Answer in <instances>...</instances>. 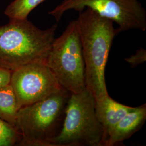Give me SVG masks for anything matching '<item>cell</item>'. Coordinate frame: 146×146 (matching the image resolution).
I'll return each instance as SVG.
<instances>
[{
    "mask_svg": "<svg viewBox=\"0 0 146 146\" xmlns=\"http://www.w3.org/2000/svg\"><path fill=\"white\" fill-rule=\"evenodd\" d=\"M46 63L61 87L71 94L86 89V69L77 21L55 38Z\"/></svg>",
    "mask_w": 146,
    "mask_h": 146,
    "instance_id": "obj_4",
    "label": "cell"
},
{
    "mask_svg": "<svg viewBox=\"0 0 146 146\" xmlns=\"http://www.w3.org/2000/svg\"><path fill=\"white\" fill-rule=\"evenodd\" d=\"M89 8L115 22L118 33L130 29L146 30V11L139 0H63L48 13L57 22L65 12Z\"/></svg>",
    "mask_w": 146,
    "mask_h": 146,
    "instance_id": "obj_6",
    "label": "cell"
},
{
    "mask_svg": "<svg viewBox=\"0 0 146 146\" xmlns=\"http://www.w3.org/2000/svg\"><path fill=\"white\" fill-rule=\"evenodd\" d=\"M11 73V70L0 67V89L10 84Z\"/></svg>",
    "mask_w": 146,
    "mask_h": 146,
    "instance_id": "obj_14",
    "label": "cell"
},
{
    "mask_svg": "<svg viewBox=\"0 0 146 146\" xmlns=\"http://www.w3.org/2000/svg\"><path fill=\"white\" fill-rule=\"evenodd\" d=\"M76 20L86 69V89L95 100L107 95L105 68L117 29L114 22L89 8L79 12Z\"/></svg>",
    "mask_w": 146,
    "mask_h": 146,
    "instance_id": "obj_1",
    "label": "cell"
},
{
    "mask_svg": "<svg viewBox=\"0 0 146 146\" xmlns=\"http://www.w3.org/2000/svg\"><path fill=\"white\" fill-rule=\"evenodd\" d=\"M125 60L130 64L131 68H134L146 62V50L141 47L136 50L134 54L131 55L129 58H125Z\"/></svg>",
    "mask_w": 146,
    "mask_h": 146,
    "instance_id": "obj_13",
    "label": "cell"
},
{
    "mask_svg": "<svg viewBox=\"0 0 146 146\" xmlns=\"http://www.w3.org/2000/svg\"><path fill=\"white\" fill-rule=\"evenodd\" d=\"M134 107L121 104L112 99L109 94L100 99L95 100V111L98 120L102 125L104 141L110 129Z\"/></svg>",
    "mask_w": 146,
    "mask_h": 146,
    "instance_id": "obj_9",
    "label": "cell"
},
{
    "mask_svg": "<svg viewBox=\"0 0 146 146\" xmlns=\"http://www.w3.org/2000/svg\"><path fill=\"white\" fill-rule=\"evenodd\" d=\"M0 1H1V0H0Z\"/></svg>",
    "mask_w": 146,
    "mask_h": 146,
    "instance_id": "obj_15",
    "label": "cell"
},
{
    "mask_svg": "<svg viewBox=\"0 0 146 146\" xmlns=\"http://www.w3.org/2000/svg\"><path fill=\"white\" fill-rule=\"evenodd\" d=\"M146 120V104L134 107L110 131L104 146L119 145L141 129Z\"/></svg>",
    "mask_w": 146,
    "mask_h": 146,
    "instance_id": "obj_8",
    "label": "cell"
},
{
    "mask_svg": "<svg viewBox=\"0 0 146 146\" xmlns=\"http://www.w3.org/2000/svg\"><path fill=\"white\" fill-rule=\"evenodd\" d=\"M46 0H14L7 7L5 14L9 20H25L31 11Z\"/></svg>",
    "mask_w": 146,
    "mask_h": 146,
    "instance_id": "obj_11",
    "label": "cell"
},
{
    "mask_svg": "<svg viewBox=\"0 0 146 146\" xmlns=\"http://www.w3.org/2000/svg\"><path fill=\"white\" fill-rule=\"evenodd\" d=\"M104 136L93 95L87 89L71 94L62 131L52 146H102Z\"/></svg>",
    "mask_w": 146,
    "mask_h": 146,
    "instance_id": "obj_5",
    "label": "cell"
},
{
    "mask_svg": "<svg viewBox=\"0 0 146 146\" xmlns=\"http://www.w3.org/2000/svg\"><path fill=\"white\" fill-rule=\"evenodd\" d=\"M20 109L11 85L0 89V119L15 127L16 115Z\"/></svg>",
    "mask_w": 146,
    "mask_h": 146,
    "instance_id": "obj_10",
    "label": "cell"
},
{
    "mask_svg": "<svg viewBox=\"0 0 146 146\" xmlns=\"http://www.w3.org/2000/svg\"><path fill=\"white\" fill-rule=\"evenodd\" d=\"M71 93L65 89L33 104L23 107L16 115L20 146H52L61 133Z\"/></svg>",
    "mask_w": 146,
    "mask_h": 146,
    "instance_id": "obj_3",
    "label": "cell"
},
{
    "mask_svg": "<svg viewBox=\"0 0 146 146\" xmlns=\"http://www.w3.org/2000/svg\"><path fill=\"white\" fill-rule=\"evenodd\" d=\"M21 139L15 127L0 119V146H19Z\"/></svg>",
    "mask_w": 146,
    "mask_h": 146,
    "instance_id": "obj_12",
    "label": "cell"
},
{
    "mask_svg": "<svg viewBox=\"0 0 146 146\" xmlns=\"http://www.w3.org/2000/svg\"><path fill=\"white\" fill-rule=\"evenodd\" d=\"M57 25L46 29L27 19L0 26V67L11 72L36 62H46L55 38Z\"/></svg>",
    "mask_w": 146,
    "mask_h": 146,
    "instance_id": "obj_2",
    "label": "cell"
},
{
    "mask_svg": "<svg viewBox=\"0 0 146 146\" xmlns=\"http://www.w3.org/2000/svg\"><path fill=\"white\" fill-rule=\"evenodd\" d=\"M10 85L20 108L62 88L46 62L30 63L13 71Z\"/></svg>",
    "mask_w": 146,
    "mask_h": 146,
    "instance_id": "obj_7",
    "label": "cell"
}]
</instances>
